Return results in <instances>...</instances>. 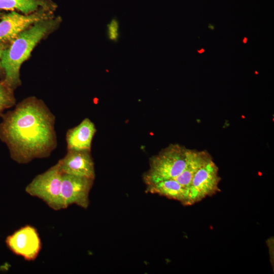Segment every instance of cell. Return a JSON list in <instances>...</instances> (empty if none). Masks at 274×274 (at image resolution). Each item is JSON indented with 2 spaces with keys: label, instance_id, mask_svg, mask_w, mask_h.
Returning a JSON list of instances; mask_svg holds the SVG:
<instances>
[{
  "label": "cell",
  "instance_id": "1",
  "mask_svg": "<svg viewBox=\"0 0 274 274\" xmlns=\"http://www.w3.org/2000/svg\"><path fill=\"white\" fill-rule=\"evenodd\" d=\"M1 117L0 139L15 162L48 157L56 148L55 117L42 100L27 97Z\"/></svg>",
  "mask_w": 274,
  "mask_h": 274
},
{
  "label": "cell",
  "instance_id": "2",
  "mask_svg": "<svg viewBox=\"0 0 274 274\" xmlns=\"http://www.w3.org/2000/svg\"><path fill=\"white\" fill-rule=\"evenodd\" d=\"M59 18H51L34 24L7 44L3 50L2 64L3 80L14 90L21 85L20 68L37 44L58 26Z\"/></svg>",
  "mask_w": 274,
  "mask_h": 274
},
{
  "label": "cell",
  "instance_id": "3",
  "mask_svg": "<svg viewBox=\"0 0 274 274\" xmlns=\"http://www.w3.org/2000/svg\"><path fill=\"white\" fill-rule=\"evenodd\" d=\"M189 149L172 144L150 159L149 169L144 175L146 185L162 180L175 179L185 169Z\"/></svg>",
  "mask_w": 274,
  "mask_h": 274
},
{
  "label": "cell",
  "instance_id": "4",
  "mask_svg": "<svg viewBox=\"0 0 274 274\" xmlns=\"http://www.w3.org/2000/svg\"><path fill=\"white\" fill-rule=\"evenodd\" d=\"M62 176L58 161L47 170L36 176L25 187V191L29 195L41 199L54 211L63 210Z\"/></svg>",
  "mask_w": 274,
  "mask_h": 274
},
{
  "label": "cell",
  "instance_id": "5",
  "mask_svg": "<svg viewBox=\"0 0 274 274\" xmlns=\"http://www.w3.org/2000/svg\"><path fill=\"white\" fill-rule=\"evenodd\" d=\"M51 11L41 9L22 15L13 11L2 15L0 21V43L8 44L37 22L52 18Z\"/></svg>",
  "mask_w": 274,
  "mask_h": 274
},
{
  "label": "cell",
  "instance_id": "6",
  "mask_svg": "<svg viewBox=\"0 0 274 274\" xmlns=\"http://www.w3.org/2000/svg\"><path fill=\"white\" fill-rule=\"evenodd\" d=\"M219 168L212 160L194 175L188 188V206L197 203L219 191Z\"/></svg>",
  "mask_w": 274,
  "mask_h": 274
},
{
  "label": "cell",
  "instance_id": "7",
  "mask_svg": "<svg viewBox=\"0 0 274 274\" xmlns=\"http://www.w3.org/2000/svg\"><path fill=\"white\" fill-rule=\"evenodd\" d=\"M6 244L13 253L30 261L37 258L42 248L39 234L30 225L21 227L8 236Z\"/></svg>",
  "mask_w": 274,
  "mask_h": 274
},
{
  "label": "cell",
  "instance_id": "8",
  "mask_svg": "<svg viewBox=\"0 0 274 274\" xmlns=\"http://www.w3.org/2000/svg\"><path fill=\"white\" fill-rule=\"evenodd\" d=\"M94 179L62 174L61 196L64 209L73 204L87 209Z\"/></svg>",
  "mask_w": 274,
  "mask_h": 274
},
{
  "label": "cell",
  "instance_id": "9",
  "mask_svg": "<svg viewBox=\"0 0 274 274\" xmlns=\"http://www.w3.org/2000/svg\"><path fill=\"white\" fill-rule=\"evenodd\" d=\"M62 174L95 179L94 164L89 150H67L58 160Z\"/></svg>",
  "mask_w": 274,
  "mask_h": 274
},
{
  "label": "cell",
  "instance_id": "10",
  "mask_svg": "<svg viewBox=\"0 0 274 274\" xmlns=\"http://www.w3.org/2000/svg\"><path fill=\"white\" fill-rule=\"evenodd\" d=\"M96 132L93 122L86 118L66 134L67 150L91 151L93 138Z\"/></svg>",
  "mask_w": 274,
  "mask_h": 274
},
{
  "label": "cell",
  "instance_id": "11",
  "mask_svg": "<svg viewBox=\"0 0 274 274\" xmlns=\"http://www.w3.org/2000/svg\"><path fill=\"white\" fill-rule=\"evenodd\" d=\"M213 160L211 155L207 150L190 149L188 160L184 170L175 179L188 193V188L195 174L201 167Z\"/></svg>",
  "mask_w": 274,
  "mask_h": 274
},
{
  "label": "cell",
  "instance_id": "12",
  "mask_svg": "<svg viewBox=\"0 0 274 274\" xmlns=\"http://www.w3.org/2000/svg\"><path fill=\"white\" fill-rule=\"evenodd\" d=\"M146 191L179 201L188 206V191L175 179L162 180L147 185Z\"/></svg>",
  "mask_w": 274,
  "mask_h": 274
},
{
  "label": "cell",
  "instance_id": "13",
  "mask_svg": "<svg viewBox=\"0 0 274 274\" xmlns=\"http://www.w3.org/2000/svg\"><path fill=\"white\" fill-rule=\"evenodd\" d=\"M54 6L45 0H0V10H18L29 14L41 9L52 10Z\"/></svg>",
  "mask_w": 274,
  "mask_h": 274
},
{
  "label": "cell",
  "instance_id": "14",
  "mask_svg": "<svg viewBox=\"0 0 274 274\" xmlns=\"http://www.w3.org/2000/svg\"><path fill=\"white\" fill-rule=\"evenodd\" d=\"M14 90L3 80L0 81V117L4 111L13 107L16 104Z\"/></svg>",
  "mask_w": 274,
  "mask_h": 274
},
{
  "label": "cell",
  "instance_id": "15",
  "mask_svg": "<svg viewBox=\"0 0 274 274\" xmlns=\"http://www.w3.org/2000/svg\"><path fill=\"white\" fill-rule=\"evenodd\" d=\"M118 23L116 19H113L108 25L109 38L113 41H116L118 37Z\"/></svg>",
  "mask_w": 274,
  "mask_h": 274
},
{
  "label": "cell",
  "instance_id": "16",
  "mask_svg": "<svg viewBox=\"0 0 274 274\" xmlns=\"http://www.w3.org/2000/svg\"><path fill=\"white\" fill-rule=\"evenodd\" d=\"M6 46L7 44L0 43V75L2 76L3 79L4 77V72L2 64V57L3 50Z\"/></svg>",
  "mask_w": 274,
  "mask_h": 274
},
{
  "label": "cell",
  "instance_id": "17",
  "mask_svg": "<svg viewBox=\"0 0 274 274\" xmlns=\"http://www.w3.org/2000/svg\"><path fill=\"white\" fill-rule=\"evenodd\" d=\"M208 28L211 30H214L215 29V26L211 23H209L208 25Z\"/></svg>",
  "mask_w": 274,
  "mask_h": 274
},
{
  "label": "cell",
  "instance_id": "18",
  "mask_svg": "<svg viewBox=\"0 0 274 274\" xmlns=\"http://www.w3.org/2000/svg\"><path fill=\"white\" fill-rule=\"evenodd\" d=\"M248 39L246 37H244V39L243 40V42L244 44H246L247 42Z\"/></svg>",
  "mask_w": 274,
  "mask_h": 274
},
{
  "label": "cell",
  "instance_id": "19",
  "mask_svg": "<svg viewBox=\"0 0 274 274\" xmlns=\"http://www.w3.org/2000/svg\"><path fill=\"white\" fill-rule=\"evenodd\" d=\"M204 51V49H203V48H201V49L200 50H197V52H198V53H203Z\"/></svg>",
  "mask_w": 274,
  "mask_h": 274
},
{
  "label": "cell",
  "instance_id": "20",
  "mask_svg": "<svg viewBox=\"0 0 274 274\" xmlns=\"http://www.w3.org/2000/svg\"><path fill=\"white\" fill-rule=\"evenodd\" d=\"M1 12H0V16H1Z\"/></svg>",
  "mask_w": 274,
  "mask_h": 274
}]
</instances>
